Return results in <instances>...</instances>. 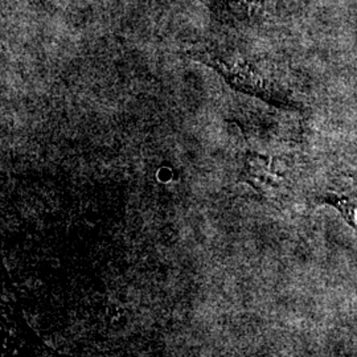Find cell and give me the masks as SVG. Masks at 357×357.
I'll list each match as a JSON object with an SVG mask.
<instances>
[{
    "mask_svg": "<svg viewBox=\"0 0 357 357\" xmlns=\"http://www.w3.org/2000/svg\"><path fill=\"white\" fill-rule=\"evenodd\" d=\"M332 205H336L339 211L343 213L348 224H351L355 229H357V206L356 204L349 203L347 199H339L337 196H332L328 199Z\"/></svg>",
    "mask_w": 357,
    "mask_h": 357,
    "instance_id": "6da1fadb",
    "label": "cell"
}]
</instances>
